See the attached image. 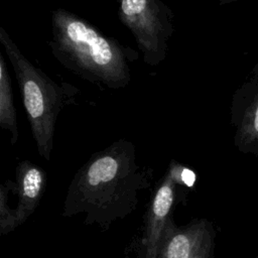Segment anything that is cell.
<instances>
[{
	"label": "cell",
	"mask_w": 258,
	"mask_h": 258,
	"mask_svg": "<svg viewBox=\"0 0 258 258\" xmlns=\"http://www.w3.org/2000/svg\"><path fill=\"white\" fill-rule=\"evenodd\" d=\"M152 168L136 161L135 146L119 139L94 154L75 173L66 195L61 216L85 215V225L107 231L132 214L140 192L151 185Z\"/></svg>",
	"instance_id": "1"
},
{
	"label": "cell",
	"mask_w": 258,
	"mask_h": 258,
	"mask_svg": "<svg viewBox=\"0 0 258 258\" xmlns=\"http://www.w3.org/2000/svg\"><path fill=\"white\" fill-rule=\"evenodd\" d=\"M0 127L11 135V144L18 141L16 110L13 102L11 78L2 52H0Z\"/></svg>",
	"instance_id": "9"
},
{
	"label": "cell",
	"mask_w": 258,
	"mask_h": 258,
	"mask_svg": "<svg viewBox=\"0 0 258 258\" xmlns=\"http://www.w3.org/2000/svg\"><path fill=\"white\" fill-rule=\"evenodd\" d=\"M54 57L81 78L109 89H123L131 80L130 62L138 52L102 33L86 19L66 9L51 14Z\"/></svg>",
	"instance_id": "2"
},
{
	"label": "cell",
	"mask_w": 258,
	"mask_h": 258,
	"mask_svg": "<svg viewBox=\"0 0 258 258\" xmlns=\"http://www.w3.org/2000/svg\"><path fill=\"white\" fill-rule=\"evenodd\" d=\"M195 182V173L186 166L171 160L165 174L152 194L145 215V226L139 258H157L162 232L167 219L172 216L176 199V184L186 186Z\"/></svg>",
	"instance_id": "5"
},
{
	"label": "cell",
	"mask_w": 258,
	"mask_h": 258,
	"mask_svg": "<svg viewBox=\"0 0 258 258\" xmlns=\"http://www.w3.org/2000/svg\"><path fill=\"white\" fill-rule=\"evenodd\" d=\"M47 184V174L39 165L23 160L16 167L14 189L17 196L16 208L12 211V230L24 224L39 206Z\"/></svg>",
	"instance_id": "7"
},
{
	"label": "cell",
	"mask_w": 258,
	"mask_h": 258,
	"mask_svg": "<svg viewBox=\"0 0 258 258\" xmlns=\"http://www.w3.org/2000/svg\"><path fill=\"white\" fill-rule=\"evenodd\" d=\"M257 258H258V256H257Z\"/></svg>",
	"instance_id": "12"
},
{
	"label": "cell",
	"mask_w": 258,
	"mask_h": 258,
	"mask_svg": "<svg viewBox=\"0 0 258 258\" xmlns=\"http://www.w3.org/2000/svg\"><path fill=\"white\" fill-rule=\"evenodd\" d=\"M238 1H241V0H220L219 1V5H227V4H231V3H234V2H238Z\"/></svg>",
	"instance_id": "11"
},
{
	"label": "cell",
	"mask_w": 258,
	"mask_h": 258,
	"mask_svg": "<svg viewBox=\"0 0 258 258\" xmlns=\"http://www.w3.org/2000/svg\"><path fill=\"white\" fill-rule=\"evenodd\" d=\"M0 43L12 66L39 155L50 161L55 124L66 104L62 87L34 66L0 27Z\"/></svg>",
	"instance_id": "3"
},
{
	"label": "cell",
	"mask_w": 258,
	"mask_h": 258,
	"mask_svg": "<svg viewBox=\"0 0 258 258\" xmlns=\"http://www.w3.org/2000/svg\"><path fill=\"white\" fill-rule=\"evenodd\" d=\"M212 227L207 219H195L186 225L176 226L170 216L162 232L157 258H189Z\"/></svg>",
	"instance_id": "8"
},
{
	"label": "cell",
	"mask_w": 258,
	"mask_h": 258,
	"mask_svg": "<svg viewBox=\"0 0 258 258\" xmlns=\"http://www.w3.org/2000/svg\"><path fill=\"white\" fill-rule=\"evenodd\" d=\"M118 16L132 32L143 61L150 67L164 60L173 33V13L163 0H119Z\"/></svg>",
	"instance_id": "4"
},
{
	"label": "cell",
	"mask_w": 258,
	"mask_h": 258,
	"mask_svg": "<svg viewBox=\"0 0 258 258\" xmlns=\"http://www.w3.org/2000/svg\"><path fill=\"white\" fill-rule=\"evenodd\" d=\"M216 230L214 226L207 233L197 251L189 258H214L215 257Z\"/></svg>",
	"instance_id": "10"
},
{
	"label": "cell",
	"mask_w": 258,
	"mask_h": 258,
	"mask_svg": "<svg viewBox=\"0 0 258 258\" xmlns=\"http://www.w3.org/2000/svg\"><path fill=\"white\" fill-rule=\"evenodd\" d=\"M230 122L237 150L258 156V61L232 96Z\"/></svg>",
	"instance_id": "6"
}]
</instances>
